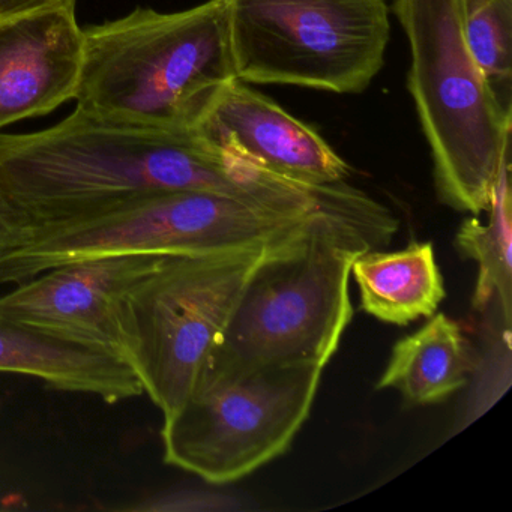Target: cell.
<instances>
[{"label": "cell", "mask_w": 512, "mask_h": 512, "mask_svg": "<svg viewBox=\"0 0 512 512\" xmlns=\"http://www.w3.org/2000/svg\"><path fill=\"white\" fill-rule=\"evenodd\" d=\"M325 367L206 365L172 418L164 419V461L209 484L239 481L289 451L310 415Z\"/></svg>", "instance_id": "obj_7"}, {"label": "cell", "mask_w": 512, "mask_h": 512, "mask_svg": "<svg viewBox=\"0 0 512 512\" xmlns=\"http://www.w3.org/2000/svg\"><path fill=\"white\" fill-rule=\"evenodd\" d=\"M511 154L503 158L488 209L490 221L467 218L455 236V247L464 259L478 263L479 275L473 292V310L484 313L497 302L505 325H511L512 283Z\"/></svg>", "instance_id": "obj_15"}, {"label": "cell", "mask_w": 512, "mask_h": 512, "mask_svg": "<svg viewBox=\"0 0 512 512\" xmlns=\"http://www.w3.org/2000/svg\"><path fill=\"white\" fill-rule=\"evenodd\" d=\"M326 211H295L206 191L143 197L82 220L34 230L0 254V283L20 284L80 260L194 254L280 241Z\"/></svg>", "instance_id": "obj_5"}, {"label": "cell", "mask_w": 512, "mask_h": 512, "mask_svg": "<svg viewBox=\"0 0 512 512\" xmlns=\"http://www.w3.org/2000/svg\"><path fill=\"white\" fill-rule=\"evenodd\" d=\"M236 79L361 94L391 37L385 0H223Z\"/></svg>", "instance_id": "obj_8"}, {"label": "cell", "mask_w": 512, "mask_h": 512, "mask_svg": "<svg viewBox=\"0 0 512 512\" xmlns=\"http://www.w3.org/2000/svg\"><path fill=\"white\" fill-rule=\"evenodd\" d=\"M211 148L305 187L341 184L346 161L313 128L241 80L230 82L193 127Z\"/></svg>", "instance_id": "obj_10"}, {"label": "cell", "mask_w": 512, "mask_h": 512, "mask_svg": "<svg viewBox=\"0 0 512 512\" xmlns=\"http://www.w3.org/2000/svg\"><path fill=\"white\" fill-rule=\"evenodd\" d=\"M397 230V218L380 205L365 212H322L272 244L248 278L206 365L326 367L352 322L353 262L388 245Z\"/></svg>", "instance_id": "obj_2"}, {"label": "cell", "mask_w": 512, "mask_h": 512, "mask_svg": "<svg viewBox=\"0 0 512 512\" xmlns=\"http://www.w3.org/2000/svg\"><path fill=\"white\" fill-rule=\"evenodd\" d=\"M473 371L475 355L461 326L434 313L419 331L397 341L377 389H395L410 406H431L464 388Z\"/></svg>", "instance_id": "obj_13"}, {"label": "cell", "mask_w": 512, "mask_h": 512, "mask_svg": "<svg viewBox=\"0 0 512 512\" xmlns=\"http://www.w3.org/2000/svg\"><path fill=\"white\" fill-rule=\"evenodd\" d=\"M272 244L169 254L128 293L130 365L163 419L172 418L193 391Z\"/></svg>", "instance_id": "obj_6"}, {"label": "cell", "mask_w": 512, "mask_h": 512, "mask_svg": "<svg viewBox=\"0 0 512 512\" xmlns=\"http://www.w3.org/2000/svg\"><path fill=\"white\" fill-rule=\"evenodd\" d=\"M76 4L77 0H0V22L49 8L76 10Z\"/></svg>", "instance_id": "obj_18"}, {"label": "cell", "mask_w": 512, "mask_h": 512, "mask_svg": "<svg viewBox=\"0 0 512 512\" xmlns=\"http://www.w3.org/2000/svg\"><path fill=\"white\" fill-rule=\"evenodd\" d=\"M352 274L362 310L391 325L433 316L446 296L431 242H412L392 253L365 251L353 262Z\"/></svg>", "instance_id": "obj_14"}, {"label": "cell", "mask_w": 512, "mask_h": 512, "mask_svg": "<svg viewBox=\"0 0 512 512\" xmlns=\"http://www.w3.org/2000/svg\"><path fill=\"white\" fill-rule=\"evenodd\" d=\"M167 256L98 257L58 266L0 296V316L103 350L130 365L125 299Z\"/></svg>", "instance_id": "obj_9"}, {"label": "cell", "mask_w": 512, "mask_h": 512, "mask_svg": "<svg viewBox=\"0 0 512 512\" xmlns=\"http://www.w3.org/2000/svg\"><path fill=\"white\" fill-rule=\"evenodd\" d=\"M233 80L223 0L176 13L136 8L83 29L74 100L98 118L190 131Z\"/></svg>", "instance_id": "obj_3"}, {"label": "cell", "mask_w": 512, "mask_h": 512, "mask_svg": "<svg viewBox=\"0 0 512 512\" xmlns=\"http://www.w3.org/2000/svg\"><path fill=\"white\" fill-rule=\"evenodd\" d=\"M82 62L76 10L49 8L0 22V131L74 100Z\"/></svg>", "instance_id": "obj_11"}, {"label": "cell", "mask_w": 512, "mask_h": 512, "mask_svg": "<svg viewBox=\"0 0 512 512\" xmlns=\"http://www.w3.org/2000/svg\"><path fill=\"white\" fill-rule=\"evenodd\" d=\"M470 55L505 112L512 113V0H454Z\"/></svg>", "instance_id": "obj_16"}, {"label": "cell", "mask_w": 512, "mask_h": 512, "mask_svg": "<svg viewBox=\"0 0 512 512\" xmlns=\"http://www.w3.org/2000/svg\"><path fill=\"white\" fill-rule=\"evenodd\" d=\"M392 11L409 41L407 89L430 146L439 202L479 217L511 154L512 113L470 55L454 0H394Z\"/></svg>", "instance_id": "obj_4"}, {"label": "cell", "mask_w": 512, "mask_h": 512, "mask_svg": "<svg viewBox=\"0 0 512 512\" xmlns=\"http://www.w3.org/2000/svg\"><path fill=\"white\" fill-rule=\"evenodd\" d=\"M0 373L37 377L50 388L97 395L110 404L143 394L139 377L127 362L2 316Z\"/></svg>", "instance_id": "obj_12"}, {"label": "cell", "mask_w": 512, "mask_h": 512, "mask_svg": "<svg viewBox=\"0 0 512 512\" xmlns=\"http://www.w3.org/2000/svg\"><path fill=\"white\" fill-rule=\"evenodd\" d=\"M176 191H206L295 211H320L331 187L275 178L190 131L140 127L76 107L29 134L0 133V199L34 233Z\"/></svg>", "instance_id": "obj_1"}, {"label": "cell", "mask_w": 512, "mask_h": 512, "mask_svg": "<svg viewBox=\"0 0 512 512\" xmlns=\"http://www.w3.org/2000/svg\"><path fill=\"white\" fill-rule=\"evenodd\" d=\"M31 238V230L8 208L7 203L0 199V254L26 244Z\"/></svg>", "instance_id": "obj_17"}]
</instances>
